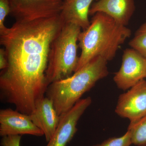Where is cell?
<instances>
[{
  "instance_id": "cell-1",
  "label": "cell",
  "mask_w": 146,
  "mask_h": 146,
  "mask_svg": "<svg viewBox=\"0 0 146 146\" xmlns=\"http://www.w3.org/2000/svg\"><path fill=\"white\" fill-rule=\"evenodd\" d=\"M64 24L60 14L16 21L0 35L7 61L0 74L1 97L21 113L31 115L36 102L44 97L51 46Z\"/></svg>"
},
{
  "instance_id": "cell-2",
  "label": "cell",
  "mask_w": 146,
  "mask_h": 146,
  "mask_svg": "<svg viewBox=\"0 0 146 146\" xmlns=\"http://www.w3.org/2000/svg\"><path fill=\"white\" fill-rule=\"evenodd\" d=\"M131 35L129 29L106 14L102 12L94 14L89 26L79 36L81 53L75 72L96 58L112 60Z\"/></svg>"
},
{
  "instance_id": "cell-3",
  "label": "cell",
  "mask_w": 146,
  "mask_h": 146,
  "mask_svg": "<svg viewBox=\"0 0 146 146\" xmlns=\"http://www.w3.org/2000/svg\"><path fill=\"white\" fill-rule=\"evenodd\" d=\"M107 62L102 57L96 58L71 76L50 84L46 97L52 101L58 116L69 111L84 94L108 75Z\"/></svg>"
},
{
  "instance_id": "cell-4",
  "label": "cell",
  "mask_w": 146,
  "mask_h": 146,
  "mask_svg": "<svg viewBox=\"0 0 146 146\" xmlns=\"http://www.w3.org/2000/svg\"><path fill=\"white\" fill-rule=\"evenodd\" d=\"M81 29L74 24H64L53 41L46 72L49 85L72 75L78 65L77 42Z\"/></svg>"
},
{
  "instance_id": "cell-5",
  "label": "cell",
  "mask_w": 146,
  "mask_h": 146,
  "mask_svg": "<svg viewBox=\"0 0 146 146\" xmlns=\"http://www.w3.org/2000/svg\"><path fill=\"white\" fill-rule=\"evenodd\" d=\"M65 0H8L16 21H31L60 14Z\"/></svg>"
},
{
  "instance_id": "cell-6",
  "label": "cell",
  "mask_w": 146,
  "mask_h": 146,
  "mask_svg": "<svg viewBox=\"0 0 146 146\" xmlns=\"http://www.w3.org/2000/svg\"><path fill=\"white\" fill-rule=\"evenodd\" d=\"M146 78V59L134 49L124 51L121 65L115 73L114 80L118 88L130 89Z\"/></svg>"
},
{
  "instance_id": "cell-7",
  "label": "cell",
  "mask_w": 146,
  "mask_h": 146,
  "mask_svg": "<svg viewBox=\"0 0 146 146\" xmlns=\"http://www.w3.org/2000/svg\"><path fill=\"white\" fill-rule=\"evenodd\" d=\"M115 112L127 118L130 123L138 121L146 115V81L143 80L119 98Z\"/></svg>"
},
{
  "instance_id": "cell-8",
  "label": "cell",
  "mask_w": 146,
  "mask_h": 146,
  "mask_svg": "<svg viewBox=\"0 0 146 146\" xmlns=\"http://www.w3.org/2000/svg\"><path fill=\"white\" fill-rule=\"evenodd\" d=\"M91 103L90 97L80 100L69 111L60 116L54 134L46 146H66L76 133L79 120Z\"/></svg>"
},
{
  "instance_id": "cell-9",
  "label": "cell",
  "mask_w": 146,
  "mask_h": 146,
  "mask_svg": "<svg viewBox=\"0 0 146 146\" xmlns=\"http://www.w3.org/2000/svg\"><path fill=\"white\" fill-rule=\"evenodd\" d=\"M30 135L44 136L40 129L34 124L29 115L10 108L0 110V136Z\"/></svg>"
},
{
  "instance_id": "cell-10",
  "label": "cell",
  "mask_w": 146,
  "mask_h": 146,
  "mask_svg": "<svg viewBox=\"0 0 146 146\" xmlns=\"http://www.w3.org/2000/svg\"><path fill=\"white\" fill-rule=\"evenodd\" d=\"M31 119L43 131L46 141L52 138L60 120L52 101L46 97L39 99L30 115Z\"/></svg>"
},
{
  "instance_id": "cell-11",
  "label": "cell",
  "mask_w": 146,
  "mask_h": 146,
  "mask_svg": "<svg viewBox=\"0 0 146 146\" xmlns=\"http://www.w3.org/2000/svg\"><path fill=\"white\" fill-rule=\"evenodd\" d=\"M135 9L133 0H98L90 8L89 15L102 12L126 26Z\"/></svg>"
},
{
  "instance_id": "cell-12",
  "label": "cell",
  "mask_w": 146,
  "mask_h": 146,
  "mask_svg": "<svg viewBox=\"0 0 146 146\" xmlns=\"http://www.w3.org/2000/svg\"><path fill=\"white\" fill-rule=\"evenodd\" d=\"M95 0H65L60 13L64 24H74L85 30L90 25L89 15Z\"/></svg>"
},
{
  "instance_id": "cell-13",
  "label": "cell",
  "mask_w": 146,
  "mask_h": 146,
  "mask_svg": "<svg viewBox=\"0 0 146 146\" xmlns=\"http://www.w3.org/2000/svg\"><path fill=\"white\" fill-rule=\"evenodd\" d=\"M128 130L131 134L132 144L136 146H146V115L138 121L130 123Z\"/></svg>"
},
{
  "instance_id": "cell-14",
  "label": "cell",
  "mask_w": 146,
  "mask_h": 146,
  "mask_svg": "<svg viewBox=\"0 0 146 146\" xmlns=\"http://www.w3.org/2000/svg\"><path fill=\"white\" fill-rule=\"evenodd\" d=\"M129 45L146 59V23L137 31Z\"/></svg>"
},
{
  "instance_id": "cell-15",
  "label": "cell",
  "mask_w": 146,
  "mask_h": 146,
  "mask_svg": "<svg viewBox=\"0 0 146 146\" xmlns=\"http://www.w3.org/2000/svg\"><path fill=\"white\" fill-rule=\"evenodd\" d=\"M132 144L130 131L127 130L123 135L118 137H112L101 143L92 146H130Z\"/></svg>"
},
{
  "instance_id": "cell-16",
  "label": "cell",
  "mask_w": 146,
  "mask_h": 146,
  "mask_svg": "<svg viewBox=\"0 0 146 146\" xmlns=\"http://www.w3.org/2000/svg\"><path fill=\"white\" fill-rule=\"evenodd\" d=\"M10 7L8 0H0V35L5 34L9 28L4 25L6 17L10 13Z\"/></svg>"
},
{
  "instance_id": "cell-17",
  "label": "cell",
  "mask_w": 146,
  "mask_h": 146,
  "mask_svg": "<svg viewBox=\"0 0 146 146\" xmlns=\"http://www.w3.org/2000/svg\"><path fill=\"white\" fill-rule=\"evenodd\" d=\"M21 135L3 136L1 139V146H20Z\"/></svg>"
},
{
  "instance_id": "cell-18",
  "label": "cell",
  "mask_w": 146,
  "mask_h": 146,
  "mask_svg": "<svg viewBox=\"0 0 146 146\" xmlns=\"http://www.w3.org/2000/svg\"><path fill=\"white\" fill-rule=\"evenodd\" d=\"M7 61L5 55V51L3 48L0 49V69L4 70L7 67Z\"/></svg>"
}]
</instances>
